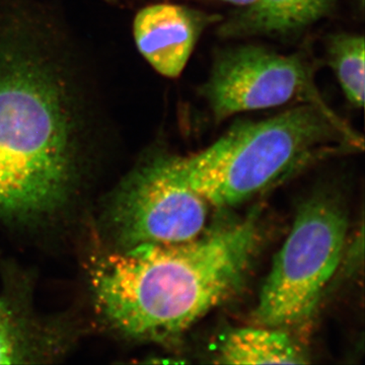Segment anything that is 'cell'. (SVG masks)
Instances as JSON below:
<instances>
[{
  "label": "cell",
  "instance_id": "cell-1",
  "mask_svg": "<svg viewBox=\"0 0 365 365\" xmlns=\"http://www.w3.org/2000/svg\"><path fill=\"white\" fill-rule=\"evenodd\" d=\"M98 81L56 9L0 0V217L32 220L66 203L109 114Z\"/></svg>",
  "mask_w": 365,
  "mask_h": 365
},
{
  "label": "cell",
  "instance_id": "cell-2",
  "mask_svg": "<svg viewBox=\"0 0 365 365\" xmlns=\"http://www.w3.org/2000/svg\"><path fill=\"white\" fill-rule=\"evenodd\" d=\"M259 244L253 212L192 241L110 255L93 274L98 309L127 337L176 340L239 290Z\"/></svg>",
  "mask_w": 365,
  "mask_h": 365
},
{
  "label": "cell",
  "instance_id": "cell-3",
  "mask_svg": "<svg viewBox=\"0 0 365 365\" xmlns=\"http://www.w3.org/2000/svg\"><path fill=\"white\" fill-rule=\"evenodd\" d=\"M362 145L361 137L330 107L297 104L266 119L240 120L192 155H170L179 176L209 205L227 208L307 163Z\"/></svg>",
  "mask_w": 365,
  "mask_h": 365
},
{
  "label": "cell",
  "instance_id": "cell-4",
  "mask_svg": "<svg viewBox=\"0 0 365 365\" xmlns=\"http://www.w3.org/2000/svg\"><path fill=\"white\" fill-rule=\"evenodd\" d=\"M347 232L346 211L332 195L314 196L300 205L261 288L257 325L288 331L313 318L339 266Z\"/></svg>",
  "mask_w": 365,
  "mask_h": 365
},
{
  "label": "cell",
  "instance_id": "cell-5",
  "mask_svg": "<svg viewBox=\"0 0 365 365\" xmlns=\"http://www.w3.org/2000/svg\"><path fill=\"white\" fill-rule=\"evenodd\" d=\"M209 204L178 174L170 151L150 153L122 182L111 220L125 248L195 240L207 223Z\"/></svg>",
  "mask_w": 365,
  "mask_h": 365
},
{
  "label": "cell",
  "instance_id": "cell-6",
  "mask_svg": "<svg viewBox=\"0 0 365 365\" xmlns=\"http://www.w3.org/2000/svg\"><path fill=\"white\" fill-rule=\"evenodd\" d=\"M199 93L217 123L240 113L287 104L329 108L309 57L280 54L258 45L218 51Z\"/></svg>",
  "mask_w": 365,
  "mask_h": 365
},
{
  "label": "cell",
  "instance_id": "cell-7",
  "mask_svg": "<svg viewBox=\"0 0 365 365\" xmlns=\"http://www.w3.org/2000/svg\"><path fill=\"white\" fill-rule=\"evenodd\" d=\"M222 20L220 14L182 4H150L134 18V42L141 56L158 73L177 78L206 29Z\"/></svg>",
  "mask_w": 365,
  "mask_h": 365
},
{
  "label": "cell",
  "instance_id": "cell-8",
  "mask_svg": "<svg viewBox=\"0 0 365 365\" xmlns=\"http://www.w3.org/2000/svg\"><path fill=\"white\" fill-rule=\"evenodd\" d=\"M338 0H257L222 21L217 33L227 39L287 37L330 16Z\"/></svg>",
  "mask_w": 365,
  "mask_h": 365
},
{
  "label": "cell",
  "instance_id": "cell-9",
  "mask_svg": "<svg viewBox=\"0 0 365 365\" xmlns=\"http://www.w3.org/2000/svg\"><path fill=\"white\" fill-rule=\"evenodd\" d=\"M220 364H306V354L287 331L269 327L239 328L223 337L216 354Z\"/></svg>",
  "mask_w": 365,
  "mask_h": 365
},
{
  "label": "cell",
  "instance_id": "cell-10",
  "mask_svg": "<svg viewBox=\"0 0 365 365\" xmlns=\"http://www.w3.org/2000/svg\"><path fill=\"white\" fill-rule=\"evenodd\" d=\"M364 38L362 35L338 33L327 43V58L353 107L364 105Z\"/></svg>",
  "mask_w": 365,
  "mask_h": 365
},
{
  "label": "cell",
  "instance_id": "cell-11",
  "mask_svg": "<svg viewBox=\"0 0 365 365\" xmlns=\"http://www.w3.org/2000/svg\"><path fill=\"white\" fill-rule=\"evenodd\" d=\"M20 336L16 332L11 317L0 318V364L21 362L24 357Z\"/></svg>",
  "mask_w": 365,
  "mask_h": 365
},
{
  "label": "cell",
  "instance_id": "cell-12",
  "mask_svg": "<svg viewBox=\"0 0 365 365\" xmlns=\"http://www.w3.org/2000/svg\"><path fill=\"white\" fill-rule=\"evenodd\" d=\"M217 1L225 2V4H232V6L246 7L251 6V4H253L257 0H217Z\"/></svg>",
  "mask_w": 365,
  "mask_h": 365
},
{
  "label": "cell",
  "instance_id": "cell-13",
  "mask_svg": "<svg viewBox=\"0 0 365 365\" xmlns=\"http://www.w3.org/2000/svg\"><path fill=\"white\" fill-rule=\"evenodd\" d=\"M7 316H11V314H9V311L7 309L6 304L0 299V318H1V317Z\"/></svg>",
  "mask_w": 365,
  "mask_h": 365
}]
</instances>
